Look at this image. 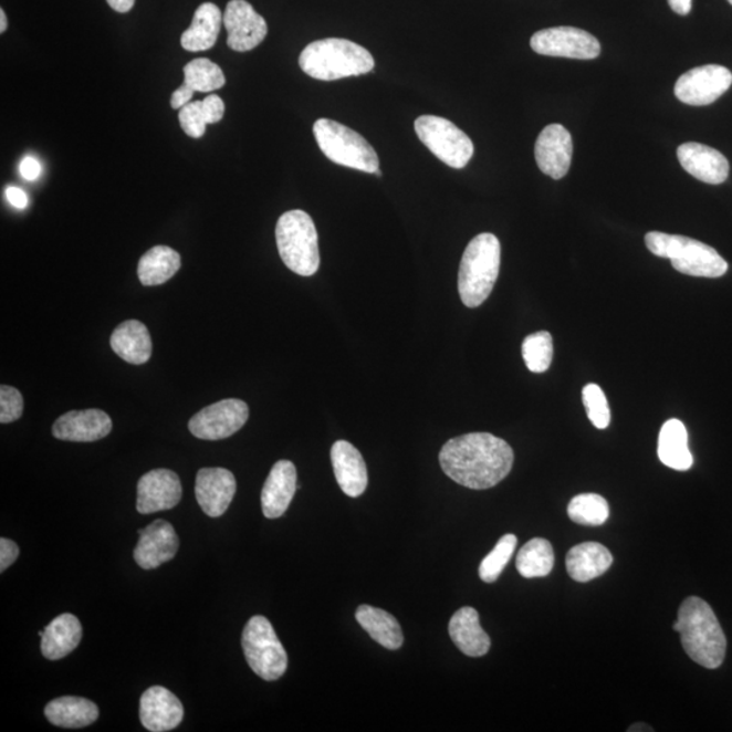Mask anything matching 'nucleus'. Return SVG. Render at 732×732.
<instances>
[{"mask_svg":"<svg viewBox=\"0 0 732 732\" xmlns=\"http://www.w3.org/2000/svg\"><path fill=\"white\" fill-rule=\"evenodd\" d=\"M20 548L9 538H0V572L4 573L18 560Z\"/></svg>","mask_w":732,"mask_h":732,"instance_id":"nucleus-40","label":"nucleus"},{"mask_svg":"<svg viewBox=\"0 0 732 732\" xmlns=\"http://www.w3.org/2000/svg\"><path fill=\"white\" fill-rule=\"evenodd\" d=\"M582 398H584V406L590 422L599 430L608 428L610 409L603 389L597 384H587L582 391Z\"/></svg>","mask_w":732,"mask_h":732,"instance_id":"nucleus-38","label":"nucleus"},{"mask_svg":"<svg viewBox=\"0 0 732 732\" xmlns=\"http://www.w3.org/2000/svg\"><path fill=\"white\" fill-rule=\"evenodd\" d=\"M223 14L215 3H202L196 10L194 22L181 38L184 50L201 52L211 50L218 41Z\"/></svg>","mask_w":732,"mask_h":732,"instance_id":"nucleus-27","label":"nucleus"},{"mask_svg":"<svg viewBox=\"0 0 732 732\" xmlns=\"http://www.w3.org/2000/svg\"><path fill=\"white\" fill-rule=\"evenodd\" d=\"M299 64L314 80L332 82L368 74L375 69V59L353 41L324 39L305 46Z\"/></svg>","mask_w":732,"mask_h":732,"instance_id":"nucleus-3","label":"nucleus"},{"mask_svg":"<svg viewBox=\"0 0 732 732\" xmlns=\"http://www.w3.org/2000/svg\"><path fill=\"white\" fill-rule=\"evenodd\" d=\"M335 479L347 496L358 498L368 488V471L362 453L351 442L341 440L332 448Z\"/></svg>","mask_w":732,"mask_h":732,"instance_id":"nucleus-22","label":"nucleus"},{"mask_svg":"<svg viewBox=\"0 0 732 732\" xmlns=\"http://www.w3.org/2000/svg\"><path fill=\"white\" fill-rule=\"evenodd\" d=\"M501 268V243L493 233L473 238L461 258L459 293L468 309H477L494 290Z\"/></svg>","mask_w":732,"mask_h":732,"instance_id":"nucleus-4","label":"nucleus"},{"mask_svg":"<svg viewBox=\"0 0 732 732\" xmlns=\"http://www.w3.org/2000/svg\"><path fill=\"white\" fill-rule=\"evenodd\" d=\"M314 135L321 151L333 164L369 174L379 170V156L374 147L346 125L321 118L314 124Z\"/></svg>","mask_w":732,"mask_h":732,"instance_id":"nucleus-7","label":"nucleus"},{"mask_svg":"<svg viewBox=\"0 0 732 732\" xmlns=\"http://www.w3.org/2000/svg\"><path fill=\"white\" fill-rule=\"evenodd\" d=\"M224 113V101L212 94L203 101L189 102L179 111L178 119L186 135L200 139L206 135L207 125L221 122Z\"/></svg>","mask_w":732,"mask_h":732,"instance_id":"nucleus-32","label":"nucleus"},{"mask_svg":"<svg viewBox=\"0 0 732 732\" xmlns=\"http://www.w3.org/2000/svg\"><path fill=\"white\" fill-rule=\"evenodd\" d=\"M668 2L678 15H688L692 10V0H668Z\"/></svg>","mask_w":732,"mask_h":732,"instance_id":"nucleus-44","label":"nucleus"},{"mask_svg":"<svg viewBox=\"0 0 732 732\" xmlns=\"http://www.w3.org/2000/svg\"><path fill=\"white\" fill-rule=\"evenodd\" d=\"M182 498L181 480L176 472L159 468L143 475L137 483V512L151 514L176 508Z\"/></svg>","mask_w":732,"mask_h":732,"instance_id":"nucleus-14","label":"nucleus"},{"mask_svg":"<svg viewBox=\"0 0 732 732\" xmlns=\"http://www.w3.org/2000/svg\"><path fill=\"white\" fill-rule=\"evenodd\" d=\"M729 3L732 6V0H729Z\"/></svg>","mask_w":732,"mask_h":732,"instance_id":"nucleus-48","label":"nucleus"},{"mask_svg":"<svg viewBox=\"0 0 732 732\" xmlns=\"http://www.w3.org/2000/svg\"><path fill=\"white\" fill-rule=\"evenodd\" d=\"M517 543V536L505 535L501 537L500 542L496 543L495 548L484 557L482 563H480V579L485 582V584H494V582L500 578L503 569L508 566L509 561L512 560Z\"/></svg>","mask_w":732,"mask_h":732,"instance_id":"nucleus-37","label":"nucleus"},{"mask_svg":"<svg viewBox=\"0 0 732 732\" xmlns=\"http://www.w3.org/2000/svg\"><path fill=\"white\" fill-rule=\"evenodd\" d=\"M45 717L53 725L63 729H83L100 717L97 704L75 696L52 700L45 707Z\"/></svg>","mask_w":732,"mask_h":732,"instance_id":"nucleus-29","label":"nucleus"},{"mask_svg":"<svg viewBox=\"0 0 732 732\" xmlns=\"http://www.w3.org/2000/svg\"><path fill=\"white\" fill-rule=\"evenodd\" d=\"M573 139L561 124L547 125L538 135L535 158L538 169L552 179L567 176L573 160Z\"/></svg>","mask_w":732,"mask_h":732,"instance_id":"nucleus-15","label":"nucleus"},{"mask_svg":"<svg viewBox=\"0 0 732 732\" xmlns=\"http://www.w3.org/2000/svg\"><path fill=\"white\" fill-rule=\"evenodd\" d=\"M242 647L251 670L262 680L275 681L285 675L286 651L266 617L254 616L245 624Z\"/></svg>","mask_w":732,"mask_h":732,"instance_id":"nucleus-8","label":"nucleus"},{"mask_svg":"<svg viewBox=\"0 0 732 732\" xmlns=\"http://www.w3.org/2000/svg\"><path fill=\"white\" fill-rule=\"evenodd\" d=\"M673 629L681 635L683 650L693 662L705 669L722 666L728 650V639L715 611L699 597H689L678 610Z\"/></svg>","mask_w":732,"mask_h":732,"instance_id":"nucleus-2","label":"nucleus"},{"mask_svg":"<svg viewBox=\"0 0 732 732\" xmlns=\"http://www.w3.org/2000/svg\"><path fill=\"white\" fill-rule=\"evenodd\" d=\"M376 174H377V176L381 177V171L380 170H377Z\"/></svg>","mask_w":732,"mask_h":732,"instance_id":"nucleus-47","label":"nucleus"},{"mask_svg":"<svg viewBox=\"0 0 732 732\" xmlns=\"http://www.w3.org/2000/svg\"><path fill=\"white\" fill-rule=\"evenodd\" d=\"M646 245L653 255L668 258L677 272L693 278L719 279L729 270L715 249L696 239L652 231L646 236Z\"/></svg>","mask_w":732,"mask_h":732,"instance_id":"nucleus-5","label":"nucleus"},{"mask_svg":"<svg viewBox=\"0 0 732 732\" xmlns=\"http://www.w3.org/2000/svg\"><path fill=\"white\" fill-rule=\"evenodd\" d=\"M297 471L292 461L280 460L270 471L262 489V512L269 520L280 519L296 494Z\"/></svg>","mask_w":732,"mask_h":732,"instance_id":"nucleus-21","label":"nucleus"},{"mask_svg":"<svg viewBox=\"0 0 732 732\" xmlns=\"http://www.w3.org/2000/svg\"><path fill=\"white\" fill-rule=\"evenodd\" d=\"M41 170H43V166H41L40 161L33 156H27V158H23L20 165V172L22 178L28 179V181H34V179H38L41 176Z\"/></svg>","mask_w":732,"mask_h":732,"instance_id":"nucleus-41","label":"nucleus"},{"mask_svg":"<svg viewBox=\"0 0 732 732\" xmlns=\"http://www.w3.org/2000/svg\"><path fill=\"white\" fill-rule=\"evenodd\" d=\"M181 269V255L169 245H155L140 258L137 275L144 286L165 284Z\"/></svg>","mask_w":732,"mask_h":732,"instance_id":"nucleus-31","label":"nucleus"},{"mask_svg":"<svg viewBox=\"0 0 732 732\" xmlns=\"http://www.w3.org/2000/svg\"><path fill=\"white\" fill-rule=\"evenodd\" d=\"M184 719V705L176 694L164 687H153L140 699V722L148 731L177 729Z\"/></svg>","mask_w":732,"mask_h":732,"instance_id":"nucleus-20","label":"nucleus"},{"mask_svg":"<svg viewBox=\"0 0 732 732\" xmlns=\"http://www.w3.org/2000/svg\"><path fill=\"white\" fill-rule=\"evenodd\" d=\"M555 555L548 540L532 538L517 555V572L524 578L547 577L554 568Z\"/></svg>","mask_w":732,"mask_h":732,"instance_id":"nucleus-33","label":"nucleus"},{"mask_svg":"<svg viewBox=\"0 0 732 732\" xmlns=\"http://www.w3.org/2000/svg\"><path fill=\"white\" fill-rule=\"evenodd\" d=\"M449 635L456 647L468 657L479 658L490 651V636L480 626L479 614L471 606H464L449 621Z\"/></svg>","mask_w":732,"mask_h":732,"instance_id":"nucleus-23","label":"nucleus"},{"mask_svg":"<svg viewBox=\"0 0 732 732\" xmlns=\"http://www.w3.org/2000/svg\"><path fill=\"white\" fill-rule=\"evenodd\" d=\"M682 169L701 182L720 185L728 181L730 164L718 149L700 143L681 144L677 149Z\"/></svg>","mask_w":732,"mask_h":732,"instance_id":"nucleus-18","label":"nucleus"},{"mask_svg":"<svg viewBox=\"0 0 732 732\" xmlns=\"http://www.w3.org/2000/svg\"><path fill=\"white\" fill-rule=\"evenodd\" d=\"M195 90H191L188 85H184L176 90L171 95V107L172 109L181 111L184 106L188 105L191 98H194Z\"/></svg>","mask_w":732,"mask_h":732,"instance_id":"nucleus-42","label":"nucleus"},{"mask_svg":"<svg viewBox=\"0 0 732 732\" xmlns=\"http://www.w3.org/2000/svg\"><path fill=\"white\" fill-rule=\"evenodd\" d=\"M658 458L666 467L676 471H688L693 466V456L688 446V431L680 419H669L659 431Z\"/></svg>","mask_w":732,"mask_h":732,"instance_id":"nucleus-28","label":"nucleus"},{"mask_svg":"<svg viewBox=\"0 0 732 732\" xmlns=\"http://www.w3.org/2000/svg\"><path fill=\"white\" fill-rule=\"evenodd\" d=\"M532 50L543 56L593 60L602 53V45L593 34L572 27L540 30L532 35Z\"/></svg>","mask_w":732,"mask_h":732,"instance_id":"nucleus-10","label":"nucleus"},{"mask_svg":"<svg viewBox=\"0 0 732 732\" xmlns=\"http://www.w3.org/2000/svg\"><path fill=\"white\" fill-rule=\"evenodd\" d=\"M237 493V480L226 468H202L196 479V498L202 512L218 519L230 508Z\"/></svg>","mask_w":732,"mask_h":732,"instance_id":"nucleus-16","label":"nucleus"},{"mask_svg":"<svg viewBox=\"0 0 732 732\" xmlns=\"http://www.w3.org/2000/svg\"><path fill=\"white\" fill-rule=\"evenodd\" d=\"M227 45L237 52H249L266 39L268 23L245 0H231L223 15Z\"/></svg>","mask_w":732,"mask_h":732,"instance_id":"nucleus-13","label":"nucleus"},{"mask_svg":"<svg viewBox=\"0 0 732 732\" xmlns=\"http://www.w3.org/2000/svg\"><path fill=\"white\" fill-rule=\"evenodd\" d=\"M279 253L293 273L311 278L321 265L320 242L314 220L295 209L281 216L275 227Z\"/></svg>","mask_w":732,"mask_h":732,"instance_id":"nucleus-6","label":"nucleus"},{"mask_svg":"<svg viewBox=\"0 0 732 732\" xmlns=\"http://www.w3.org/2000/svg\"><path fill=\"white\" fill-rule=\"evenodd\" d=\"M356 619L372 639L388 650H398L404 645L405 636L400 624L388 611L362 605L356 611Z\"/></svg>","mask_w":732,"mask_h":732,"instance_id":"nucleus-30","label":"nucleus"},{"mask_svg":"<svg viewBox=\"0 0 732 732\" xmlns=\"http://www.w3.org/2000/svg\"><path fill=\"white\" fill-rule=\"evenodd\" d=\"M614 563L608 548L599 543H582L568 551L566 567L569 577L579 584H586L608 572Z\"/></svg>","mask_w":732,"mask_h":732,"instance_id":"nucleus-24","label":"nucleus"},{"mask_svg":"<svg viewBox=\"0 0 732 732\" xmlns=\"http://www.w3.org/2000/svg\"><path fill=\"white\" fill-rule=\"evenodd\" d=\"M249 414V406L243 400H220L198 411L189 421V430L200 440H224L243 428Z\"/></svg>","mask_w":732,"mask_h":732,"instance_id":"nucleus-11","label":"nucleus"},{"mask_svg":"<svg viewBox=\"0 0 732 732\" xmlns=\"http://www.w3.org/2000/svg\"><path fill=\"white\" fill-rule=\"evenodd\" d=\"M514 452L500 437L470 433L452 438L440 452L446 475L472 490L494 488L512 471Z\"/></svg>","mask_w":732,"mask_h":732,"instance_id":"nucleus-1","label":"nucleus"},{"mask_svg":"<svg viewBox=\"0 0 732 732\" xmlns=\"http://www.w3.org/2000/svg\"><path fill=\"white\" fill-rule=\"evenodd\" d=\"M8 29V18H6L4 10H0V33H4Z\"/></svg>","mask_w":732,"mask_h":732,"instance_id":"nucleus-46","label":"nucleus"},{"mask_svg":"<svg viewBox=\"0 0 732 732\" xmlns=\"http://www.w3.org/2000/svg\"><path fill=\"white\" fill-rule=\"evenodd\" d=\"M106 2L117 13H128L135 4V0H106Z\"/></svg>","mask_w":732,"mask_h":732,"instance_id":"nucleus-45","label":"nucleus"},{"mask_svg":"<svg viewBox=\"0 0 732 732\" xmlns=\"http://www.w3.org/2000/svg\"><path fill=\"white\" fill-rule=\"evenodd\" d=\"M522 357L527 369L533 374H544L548 370L554 357V341L548 332L527 335L522 342Z\"/></svg>","mask_w":732,"mask_h":732,"instance_id":"nucleus-36","label":"nucleus"},{"mask_svg":"<svg viewBox=\"0 0 732 732\" xmlns=\"http://www.w3.org/2000/svg\"><path fill=\"white\" fill-rule=\"evenodd\" d=\"M185 85L195 92L211 93L226 86V75L218 64L208 59L191 60L185 65Z\"/></svg>","mask_w":732,"mask_h":732,"instance_id":"nucleus-34","label":"nucleus"},{"mask_svg":"<svg viewBox=\"0 0 732 732\" xmlns=\"http://www.w3.org/2000/svg\"><path fill=\"white\" fill-rule=\"evenodd\" d=\"M414 128L430 153L452 169H464L475 153L470 137L447 118L426 114L416 119Z\"/></svg>","mask_w":732,"mask_h":732,"instance_id":"nucleus-9","label":"nucleus"},{"mask_svg":"<svg viewBox=\"0 0 732 732\" xmlns=\"http://www.w3.org/2000/svg\"><path fill=\"white\" fill-rule=\"evenodd\" d=\"M111 346L119 358L134 365L146 364L153 354L151 335L139 321L119 324L112 334Z\"/></svg>","mask_w":732,"mask_h":732,"instance_id":"nucleus-25","label":"nucleus"},{"mask_svg":"<svg viewBox=\"0 0 732 732\" xmlns=\"http://www.w3.org/2000/svg\"><path fill=\"white\" fill-rule=\"evenodd\" d=\"M6 198H8L11 206L17 209H25L29 206L28 195L22 189L15 188V186H9V188L6 189Z\"/></svg>","mask_w":732,"mask_h":732,"instance_id":"nucleus-43","label":"nucleus"},{"mask_svg":"<svg viewBox=\"0 0 732 732\" xmlns=\"http://www.w3.org/2000/svg\"><path fill=\"white\" fill-rule=\"evenodd\" d=\"M732 85V74L723 65L708 64L689 70L678 77L675 94L678 101L690 106L713 104Z\"/></svg>","mask_w":732,"mask_h":732,"instance_id":"nucleus-12","label":"nucleus"},{"mask_svg":"<svg viewBox=\"0 0 732 732\" xmlns=\"http://www.w3.org/2000/svg\"><path fill=\"white\" fill-rule=\"evenodd\" d=\"M567 513L569 520L579 525L598 526L609 519V505L602 495L581 494L568 503Z\"/></svg>","mask_w":732,"mask_h":732,"instance_id":"nucleus-35","label":"nucleus"},{"mask_svg":"<svg viewBox=\"0 0 732 732\" xmlns=\"http://www.w3.org/2000/svg\"><path fill=\"white\" fill-rule=\"evenodd\" d=\"M23 414V398L17 388L0 387V422L11 423L20 419Z\"/></svg>","mask_w":732,"mask_h":732,"instance_id":"nucleus-39","label":"nucleus"},{"mask_svg":"<svg viewBox=\"0 0 732 732\" xmlns=\"http://www.w3.org/2000/svg\"><path fill=\"white\" fill-rule=\"evenodd\" d=\"M113 422L97 409L65 412L53 423L52 435L62 441L94 442L109 436Z\"/></svg>","mask_w":732,"mask_h":732,"instance_id":"nucleus-19","label":"nucleus"},{"mask_svg":"<svg viewBox=\"0 0 732 732\" xmlns=\"http://www.w3.org/2000/svg\"><path fill=\"white\" fill-rule=\"evenodd\" d=\"M82 636V624L76 616L60 615L45 627L41 636V652L50 661H59L80 646Z\"/></svg>","mask_w":732,"mask_h":732,"instance_id":"nucleus-26","label":"nucleus"},{"mask_svg":"<svg viewBox=\"0 0 732 732\" xmlns=\"http://www.w3.org/2000/svg\"><path fill=\"white\" fill-rule=\"evenodd\" d=\"M179 550L176 530L165 520H156L151 525L139 531L134 557L144 569H154L174 560Z\"/></svg>","mask_w":732,"mask_h":732,"instance_id":"nucleus-17","label":"nucleus"}]
</instances>
